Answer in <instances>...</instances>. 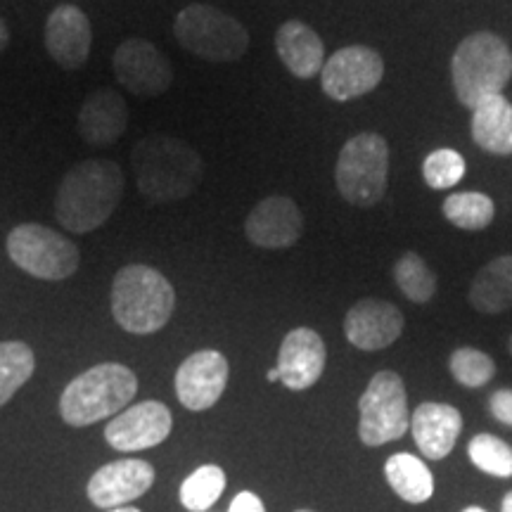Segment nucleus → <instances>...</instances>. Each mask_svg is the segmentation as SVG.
I'll return each instance as SVG.
<instances>
[{
  "label": "nucleus",
  "instance_id": "obj_1",
  "mask_svg": "<svg viewBox=\"0 0 512 512\" xmlns=\"http://www.w3.org/2000/svg\"><path fill=\"white\" fill-rule=\"evenodd\" d=\"M124 195V171L112 159H86L62 178L55 197V219L69 233H91L105 226Z\"/></svg>",
  "mask_w": 512,
  "mask_h": 512
},
{
  "label": "nucleus",
  "instance_id": "obj_2",
  "mask_svg": "<svg viewBox=\"0 0 512 512\" xmlns=\"http://www.w3.org/2000/svg\"><path fill=\"white\" fill-rule=\"evenodd\" d=\"M131 164L140 195L152 204L185 200L204 178L202 157L188 143L169 136L138 140Z\"/></svg>",
  "mask_w": 512,
  "mask_h": 512
},
{
  "label": "nucleus",
  "instance_id": "obj_3",
  "mask_svg": "<svg viewBox=\"0 0 512 512\" xmlns=\"http://www.w3.org/2000/svg\"><path fill=\"white\" fill-rule=\"evenodd\" d=\"M176 290L157 268L124 266L112 283V316L131 335H152L174 316Z\"/></svg>",
  "mask_w": 512,
  "mask_h": 512
},
{
  "label": "nucleus",
  "instance_id": "obj_4",
  "mask_svg": "<svg viewBox=\"0 0 512 512\" xmlns=\"http://www.w3.org/2000/svg\"><path fill=\"white\" fill-rule=\"evenodd\" d=\"M138 394V377L121 363H100L64 387L60 415L67 425L88 427L119 415Z\"/></svg>",
  "mask_w": 512,
  "mask_h": 512
},
{
  "label": "nucleus",
  "instance_id": "obj_5",
  "mask_svg": "<svg viewBox=\"0 0 512 512\" xmlns=\"http://www.w3.org/2000/svg\"><path fill=\"white\" fill-rule=\"evenodd\" d=\"M512 79V50L501 36L479 31L460 41L451 57V81L456 98L475 107L486 95L503 93Z\"/></svg>",
  "mask_w": 512,
  "mask_h": 512
},
{
  "label": "nucleus",
  "instance_id": "obj_6",
  "mask_svg": "<svg viewBox=\"0 0 512 512\" xmlns=\"http://www.w3.org/2000/svg\"><path fill=\"white\" fill-rule=\"evenodd\" d=\"M337 192L361 209L375 207L387 195L389 145L380 133H358L339 150L335 164Z\"/></svg>",
  "mask_w": 512,
  "mask_h": 512
},
{
  "label": "nucleus",
  "instance_id": "obj_7",
  "mask_svg": "<svg viewBox=\"0 0 512 512\" xmlns=\"http://www.w3.org/2000/svg\"><path fill=\"white\" fill-rule=\"evenodd\" d=\"M174 36L181 48L207 62H235L249 48V31L238 19L202 3L178 12Z\"/></svg>",
  "mask_w": 512,
  "mask_h": 512
},
{
  "label": "nucleus",
  "instance_id": "obj_8",
  "mask_svg": "<svg viewBox=\"0 0 512 512\" xmlns=\"http://www.w3.org/2000/svg\"><path fill=\"white\" fill-rule=\"evenodd\" d=\"M411 430L406 382L394 370H380L370 377L358 399V439L370 448L392 444Z\"/></svg>",
  "mask_w": 512,
  "mask_h": 512
},
{
  "label": "nucleus",
  "instance_id": "obj_9",
  "mask_svg": "<svg viewBox=\"0 0 512 512\" xmlns=\"http://www.w3.org/2000/svg\"><path fill=\"white\" fill-rule=\"evenodd\" d=\"M8 256L17 268L38 280H67L79 268V247L41 223H22L8 235Z\"/></svg>",
  "mask_w": 512,
  "mask_h": 512
},
{
  "label": "nucleus",
  "instance_id": "obj_10",
  "mask_svg": "<svg viewBox=\"0 0 512 512\" xmlns=\"http://www.w3.org/2000/svg\"><path fill=\"white\" fill-rule=\"evenodd\" d=\"M384 79V60L368 46H347L325 60L320 88L328 98L349 102L373 93Z\"/></svg>",
  "mask_w": 512,
  "mask_h": 512
},
{
  "label": "nucleus",
  "instance_id": "obj_11",
  "mask_svg": "<svg viewBox=\"0 0 512 512\" xmlns=\"http://www.w3.org/2000/svg\"><path fill=\"white\" fill-rule=\"evenodd\" d=\"M114 76L126 91L138 98H157L171 88L174 69L169 57L159 50L155 43L145 38H128L114 50L112 57Z\"/></svg>",
  "mask_w": 512,
  "mask_h": 512
},
{
  "label": "nucleus",
  "instance_id": "obj_12",
  "mask_svg": "<svg viewBox=\"0 0 512 512\" xmlns=\"http://www.w3.org/2000/svg\"><path fill=\"white\" fill-rule=\"evenodd\" d=\"M228 358L221 351L202 349L190 354L176 370V396L192 413L209 411L226 392Z\"/></svg>",
  "mask_w": 512,
  "mask_h": 512
},
{
  "label": "nucleus",
  "instance_id": "obj_13",
  "mask_svg": "<svg viewBox=\"0 0 512 512\" xmlns=\"http://www.w3.org/2000/svg\"><path fill=\"white\" fill-rule=\"evenodd\" d=\"M174 418L162 401H143L107 422L105 439L121 453H136L169 439Z\"/></svg>",
  "mask_w": 512,
  "mask_h": 512
},
{
  "label": "nucleus",
  "instance_id": "obj_14",
  "mask_svg": "<svg viewBox=\"0 0 512 512\" xmlns=\"http://www.w3.org/2000/svg\"><path fill=\"white\" fill-rule=\"evenodd\" d=\"M304 233L302 209L292 197L271 195L264 197L249 211L245 221V235L254 247L287 249L294 247Z\"/></svg>",
  "mask_w": 512,
  "mask_h": 512
},
{
  "label": "nucleus",
  "instance_id": "obj_15",
  "mask_svg": "<svg viewBox=\"0 0 512 512\" xmlns=\"http://www.w3.org/2000/svg\"><path fill=\"white\" fill-rule=\"evenodd\" d=\"M403 313L399 306L384 299H361L347 311L344 318V335L351 347L361 351H382L392 347L403 335Z\"/></svg>",
  "mask_w": 512,
  "mask_h": 512
},
{
  "label": "nucleus",
  "instance_id": "obj_16",
  "mask_svg": "<svg viewBox=\"0 0 512 512\" xmlns=\"http://www.w3.org/2000/svg\"><path fill=\"white\" fill-rule=\"evenodd\" d=\"M155 484V467L147 460L124 458L100 467L88 482V498L102 510L124 508L150 491Z\"/></svg>",
  "mask_w": 512,
  "mask_h": 512
},
{
  "label": "nucleus",
  "instance_id": "obj_17",
  "mask_svg": "<svg viewBox=\"0 0 512 512\" xmlns=\"http://www.w3.org/2000/svg\"><path fill=\"white\" fill-rule=\"evenodd\" d=\"M325 363H328V349L323 337L311 328H294L280 342L275 368L280 373V382L290 392H304L323 377Z\"/></svg>",
  "mask_w": 512,
  "mask_h": 512
},
{
  "label": "nucleus",
  "instance_id": "obj_18",
  "mask_svg": "<svg viewBox=\"0 0 512 512\" xmlns=\"http://www.w3.org/2000/svg\"><path fill=\"white\" fill-rule=\"evenodd\" d=\"M93 46V29L86 12L76 5H57L46 22V50L55 64L76 72L88 62Z\"/></svg>",
  "mask_w": 512,
  "mask_h": 512
},
{
  "label": "nucleus",
  "instance_id": "obj_19",
  "mask_svg": "<svg viewBox=\"0 0 512 512\" xmlns=\"http://www.w3.org/2000/svg\"><path fill=\"white\" fill-rule=\"evenodd\" d=\"M463 432V415L451 403L425 401L411 413V434L425 460L451 456Z\"/></svg>",
  "mask_w": 512,
  "mask_h": 512
},
{
  "label": "nucleus",
  "instance_id": "obj_20",
  "mask_svg": "<svg viewBox=\"0 0 512 512\" xmlns=\"http://www.w3.org/2000/svg\"><path fill=\"white\" fill-rule=\"evenodd\" d=\"M79 136L93 147L114 145L126 133L128 107L124 95L114 88H100L83 100L79 112Z\"/></svg>",
  "mask_w": 512,
  "mask_h": 512
},
{
  "label": "nucleus",
  "instance_id": "obj_21",
  "mask_svg": "<svg viewBox=\"0 0 512 512\" xmlns=\"http://www.w3.org/2000/svg\"><path fill=\"white\" fill-rule=\"evenodd\" d=\"M275 50H278L280 62L297 79H313V76L323 72V38L309 24L299 22V19H290V22L280 24L278 31H275Z\"/></svg>",
  "mask_w": 512,
  "mask_h": 512
},
{
  "label": "nucleus",
  "instance_id": "obj_22",
  "mask_svg": "<svg viewBox=\"0 0 512 512\" xmlns=\"http://www.w3.org/2000/svg\"><path fill=\"white\" fill-rule=\"evenodd\" d=\"M472 140L496 157L512 155V102L503 93L486 95L472 107Z\"/></svg>",
  "mask_w": 512,
  "mask_h": 512
},
{
  "label": "nucleus",
  "instance_id": "obj_23",
  "mask_svg": "<svg viewBox=\"0 0 512 512\" xmlns=\"http://www.w3.org/2000/svg\"><path fill=\"white\" fill-rule=\"evenodd\" d=\"M467 302L479 313L498 316L512 309V254L491 259L472 278Z\"/></svg>",
  "mask_w": 512,
  "mask_h": 512
},
{
  "label": "nucleus",
  "instance_id": "obj_24",
  "mask_svg": "<svg viewBox=\"0 0 512 512\" xmlns=\"http://www.w3.org/2000/svg\"><path fill=\"white\" fill-rule=\"evenodd\" d=\"M384 479L403 503L422 505L434 496V475L427 463L413 453H394L384 463Z\"/></svg>",
  "mask_w": 512,
  "mask_h": 512
},
{
  "label": "nucleus",
  "instance_id": "obj_25",
  "mask_svg": "<svg viewBox=\"0 0 512 512\" xmlns=\"http://www.w3.org/2000/svg\"><path fill=\"white\" fill-rule=\"evenodd\" d=\"M446 221L460 230H484L491 226L496 216V204L489 195L475 190L453 192L441 204Z\"/></svg>",
  "mask_w": 512,
  "mask_h": 512
},
{
  "label": "nucleus",
  "instance_id": "obj_26",
  "mask_svg": "<svg viewBox=\"0 0 512 512\" xmlns=\"http://www.w3.org/2000/svg\"><path fill=\"white\" fill-rule=\"evenodd\" d=\"M394 283L413 304H427L437 294V275L418 252H403L392 268Z\"/></svg>",
  "mask_w": 512,
  "mask_h": 512
},
{
  "label": "nucleus",
  "instance_id": "obj_27",
  "mask_svg": "<svg viewBox=\"0 0 512 512\" xmlns=\"http://www.w3.org/2000/svg\"><path fill=\"white\" fill-rule=\"evenodd\" d=\"M36 370V356L24 342H0V406H5Z\"/></svg>",
  "mask_w": 512,
  "mask_h": 512
},
{
  "label": "nucleus",
  "instance_id": "obj_28",
  "mask_svg": "<svg viewBox=\"0 0 512 512\" xmlns=\"http://www.w3.org/2000/svg\"><path fill=\"white\" fill-rule=\"evenodd\" d=\"M226 491V472L219 465H202L181 484V503L190 512L214 508Z\"/></svg>",
  "mask_w": 512,
  "mask_h": 512
},
{
  "label": "nucleus",
  "instance_id": "obj_29",
  "mask_svg": "<svg viewBox=\"0 0 512 512\" xmlns=\"http://www.w3.org/2000/svg\"><path fill=\"white\" fill-rule=\"evenodd\" d=\"M467 458L484 475L496 479H512V446L496 434H475L467 444Z\"/></svg>",
  "mask_w": 512,
  "mask_h": 512
},
{
  "label": "nucleus",
  "instance_id": "obj_30",
  "mask_svg": "<svg viewBox=\"0 0 512 512\" xmlns=\"http://www.w3.org/2000/svg\"><path fill=\"white\" fill-rule=\"evenodd\" d=\"M451 377L465 389H482L494 380L496 361L486 351L475 347H460L448 356Z\"/></svg>",
  "mask_w": 512,
  "mask_h": 512
},
{
  "label": "nucleus",
  "instance_id": "obj_31",
  "mask_svg": "<svg viewBox=\"0 0 512 512\" xmlns=\"http://www.w3.org/2000/svg\"><path fill=\"white\" fill-rule=\"evenodd\" d=\"M465 157L451 147H439L422 162V178L432 190H451L465 178Z\"/></svg>",
  "mask_w": 512,
  "mask_h": 512
},
{
  "label": "nucleus",
  "instance_id": "obj_32",
  "mask_svg": "<svg viewBox=\"0 0 512 512\" xmlns=\"http://www.w3.org/2000/svg\"><path fill=\"white\" fill-rule=\"evenodd\" d=\"M489 413L501 425L512 427V389H498L489 396Z\"/></svg>",
  "mask_w": 512,
  "mask_h": 512
},
{
  "label": "nucleus",
  "instance_id": "obj_33",
  "mask_svg": "<svg viewBox=\"0 0 512 512\" xmlns=\"http://www.w3.org/2000/svg\"><path fill=\"white\" fill-rule=\"evenodd\" d=\"M228 512H266V505L254 491H240V494L230 501Z\"/></svg>",
  "mask_w": 512,
  "mask_h": 512
},
{
  "label": "nucleus",
  "instance_id": "obj_34",
  "mask_svg": "<svg viewBox=\"0 0 512 512\" xmlns=\"http://www.w3.org/2000/svg\"><path fill=\"white\" fill-rule=\"evenodd\" d=\"M8 46H10V29H8V22L0 17V53H3Z\"/></svg>",
  "mask_w": 512,
  "mask_h": 512
},
{
  "label": "nucleus",
  "instance_id": "obj_35",
  "mask_svg": "<svg viewBox=\"0 0 512 512\" xmlns=\"http://www.w3.org/2000/svg\"><path fill=\"white\" fill-rule=\"evenodd\" d=\"M501 512H512V491L503 496V503H501Z\"/></svg>",
  "mask_w": 512,
  "mask_h": 512
},
{
  "label": "nucleus",
  "instance_id": "obj_36",
  "mask_svg": "<svg viewBox=\"0 0 512 512\" xmlns=\"http://www.w3.org/2000/svg\"><path fill=\"white\" fill-rule=\"evenodd\" d=\"M268 382H280V373H278V368H273V370H268Z\"/></svg>",
  "mask_w": 512,
  "mask_h": 512
},
{
  "label": "nucleus",
  "instance_id": "obj_37",
  "mask_svg": "<svg viewBox=\"0 0 512 512\" xmlns=\"http://www.w3.org/2000/svg\"><path fill=\"white\" fill-rule=\"evenodd\" d=\"M107 512H143V510L133 508V505H124V508H114V510H107Z\"/></svg>",
  "mask_w": 512,
  "mask_h": 512
},
{
  "label": "nucleus",
  "instance_id": "obj_38",
  "mask_svg": "<svg viewBox=\"0 0 512 512\" xmlns=\"http://www.w3.org/2000/svg\"><path fill=\"white\" fill-rule=\"evenodd\" d=\"M460 512H486V510L479 508V505H467V508H463Z\"/></svg>",
  "mask_w": 512,
  "mask_h": 512
},
{
  "label": "nucleus",
  "instance_id": "obj_39",
  "mask_svg": "<svg viewBox=\"0 0 512 512\" xmlns=\"http://www.w3.org/2000/svg\"><path fill=\"white\" fill-rule=\"evenodd\" d=\"M508 354L512 356V332H510V337H508Z\"/></svg>",
  "mask_w": 512,
  "mask_h": 512
},
{
  "label": "nucleus",
  "instance_id": "obj_40",
  "mask_svg": "<svg viewBox=\"0 0 512 512\" xmlns=\"http://www.w3.org/2000/svg\"><path fill=\"white\" fill-rule=\"evenodd\" d=\"M294 512H313V510H306V508H302V510H294Z\"/></svg>",
  "mask_w": 512,
  "mask_h": 512
}]
</instances>
